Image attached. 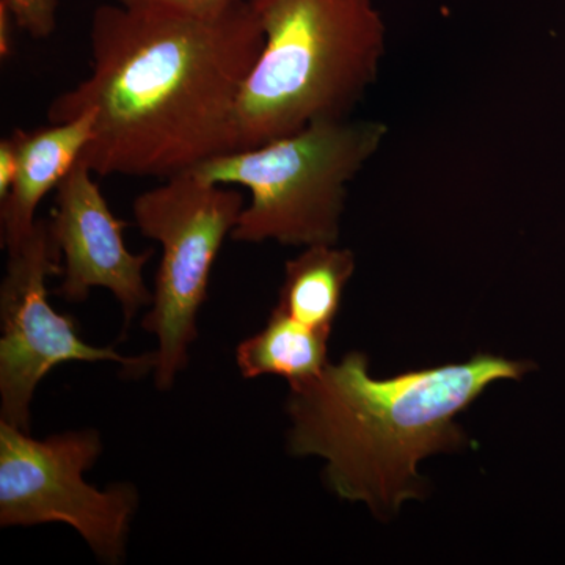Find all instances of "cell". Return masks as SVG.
<instances>
[{
  "mask_svg": "<svg viewBox=\"0 0 565 565\" xmlns=\"http://www.w3.org/2000/svg\"><path fill=\"white\" fill-rule=\"evenodd\" d=\"M248 0L214 10L93 11L90 74L47 109L50 122L95 111L81 161L96 177L166 181L236 151V111L262 54Z\"/></svg>",
  "mask_w": 565,
  "mask_h": 565,
  "instance_id": "1",
  "label": "cell"
},
{
  "mask_svg": "<svg viewBox=\"0 0 565 565\" xmlns=\"http://www.w3.org/2000/svg\"><path fill=\"white\" fill-rule=\"evenodd\" d=\"M530 364L478 355L467 363L371 377L351 352L313 381L291 386L289 449L327 460V481L343 500L390 516L423 494L418 463L465 444L456 416L487 386L520 379Z\"/></svg>",
  "mask_w": 565,
  "mask_h": 565,
  "instance_id": "2",
  "label": "cell"
},
{
  "mask_svg": "<svg viewBox=\"0 0 565 565\" xmlns=\"http://www.w3.org/2000/svg\"><path fill=\"white\" fill-rule=\"evenodd\" d=\"M264 33L236 111V151L348 120L377 81L386 24L374 0H248Z\"/></svg>",
  "mask_w": 565,
  "mask_h": 565,
  "instance_id": "3",
  "label": "cell"
},
{
  "mask_svg": "<svg viewBox=\"0 0 565 565\" xmlns=\"http://www.w3.org/2000/svg\"><path fill=\"white\" fill-rule=\"evenodd\" d=\"M386 134L385 122L375 120L315 122L262 147L218 156L192 172L250 192L230 236L236 243L334 245L349 182L377 154Z\"/></svg>",
  "mask_w": 565,
  "mask_h": 565,
  "instance_id": "4",
  "label": "cell"
},
{
  "mask_svg": "<svg viewBox=\"0 0 565 565\" xmlns=\"http://www.w3.org/2000/svg\"><path fill=\"white\" fill-rule=\"evenodd\" d=\"M244 206L237 189L206 181L195 172L162 181L134 200L140 233L162 247L151 310L143 319V329L158 340L152 373L159 390L172 388L188 366L212 266Z\"/></svg>",
  "mask_w": 565,
  "mask_h": 565,
  "instance_id": "5",
  "label": "cell"
},
{
  "mask_svg": "<svg viewBox=\"0 0 565 565\" xmlns=\"http://www.w3.org/2000/svg\"><path fill=\"white\" fill-rule=\"evenodd\" d=\"M102 452L93 429L39 440L0 422V526L63 523L99 561L120 564L139 498L131 484L99 490L85 481Z\"/></svg>",
  "mask_w": 565,
  "mask_h": 565,
  "instance_id": "6",
  "label": "cell"
},
{
  "mask_svg": "<svg viewBox=\"0 0 565 565\" xmlns=\"http://www.w3.org/2000/svg\"><path fill=\"white\" fill-rule=\"evenodd\" d=\"M7 253L0 286V422L31 433L33 396L58 364L114 362L131 375L152 371V353L125 356L85 343L73 319L52 307L47 280L62 275V253L51 218L36 221L32 233Z\"/></svg>",
  "mask_w": 565,
  "mask_h": 565,
  "instance_id": "7",
  "label": "cell"
},
{
  "mask_svg": "<svg viewBox=\"0 0 565 565\" xmlns=\"http://www.w3.org/2000/svg\"><path fill=\"white\" fill-rule=\"evenodd\" d=\"M95 173L77 162L55 189L51 226L62 253L58 296L66 302H84L93 288L114 294L129 326L141 308H150L152 292L143 269L152 250L132 253L125 244L126 222L115 217Z\"/></svg>",
  "mask_w": 565,
  "mask_h": 565,
  "instance_id": "8",
  "label": "cell"
},
{
  "mask_svg": "<svg viewBox=\"0 0 565 565\" xmlns=\"http://www.w3.org/2000/svg\"><path fill=\"white\" fill-rule=\"evenodd\" d=\"M93 126L95 111L87 110L74 120L11 134L17 141L18 170L9 195L0 202V233L6 250L35 228L41 200L55 191L81 161L90 143Z\"/></svg>",
  "mask_w": 565,
  "mask_h": 565,
  "instance_id": "9",
  "label": "cell"
},
{
  "mask_svg": "<svg viewBox=\"0 0 565 565\" xmlns=\"http://www.w3.org/2000/svg\"><path fill=\"white\" fill-rule=\"evenodd\" d=\"M355 273V256L334 245L307 247L286 263L277 310L322 333H332L334 319L349 280Z\"/></svg>",
  "mask_w": 565,
  "mask_h": 565,
  "instance_id": "10",
  "label": "cell"
},
{
  "mask_svg": "<svg viewBox=\"0 0 565 565\" xmlns=\"http://www.w3.org/2000/svg\"><path fill=\"white\" fill-rule=\"evenodd\" d=\"M329 338L274 308L266 326L237 348V367L245 379L278 375L291 386L307 384L329 364Z\"/></svg>",
  "mask_w": 565,
  "mask_h": 565,
  "instance_id": "11",
  "label": "cell"
},
{
  "mask_svg": "<svg viewBox=\"0 0 565 565\" xmlns=\"http://www.w3.org/2000/svg\"><path fill=\"white\" fill-rule=\"evenodd\" d=\"M14 25L33 39H46L57 28L58 0H0Z\"/></svg>",
  "mask_w": 565,
  "mask_h": 565,
  "instance_id": "12",
  "label": "cell"
},
{
  "mask_svg": "<svg viewBox=\"0 0 565 565\" xmlns=\"http://www.w3.org/2000/svg\"><path fill=\"white\" fill-rule=\"evenodd\" d=\"M118 2L132 9L204 11L218 9L233 0H118Z\"/></svg>",
  "mask_w": 565,
  "mask_h": 565,
  "instance_id": "13",
  "label": "cell"
},
{
  "mask_svg": "<svg viewBox=\"0 0 565 565\" xmlns=\"http://www.w3.org/2000/svg\"><path fill=\"white\" fill-rule=\"evenodd\" d=\"M18 170L17 141L13 136L0 141V202L9 195Z\"/></svg>",
  "mask_w": 565,
  "mask_h": 565,
  "instance_id": "14",
  "label": "cell"
},
{
  "mask_svg": "<svg viewBox=\"0 0 565 565\" xmlns=\"http://www.w3.org/2000/svg\"><path fill=\"white\" fill-rule=\"evenodd\" d=\"M13 28L17 25H14L10 11L0 3V57L3 61L13 54Z\"/></svg>",
  "mask_w": 565,
  "mask_h": 565,
  "instance_id": "15",
  "label": "cell"
}]
</instances>
